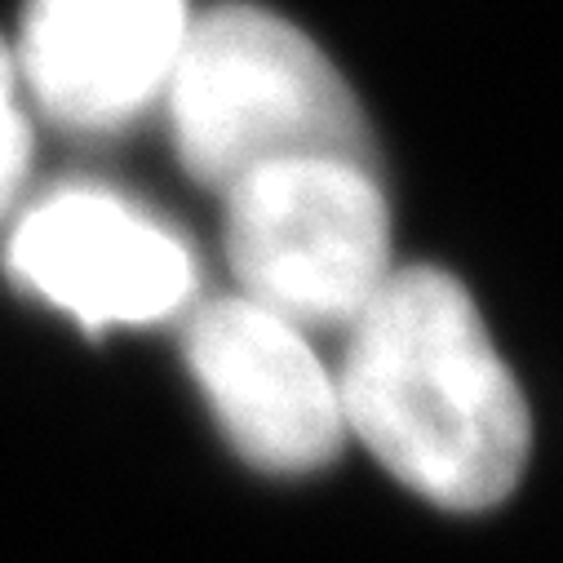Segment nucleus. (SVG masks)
I'll list each match as a JSON object with an SVG mask.
<instances>
[{"instance_id": "nucleus-1", "label": "nucleus", "mask_w": 563, "mask_h": 563, "mask_svg": "<svg viewBox=\"0 0 563 563\" xmlns=\"http://www.w3.org/2000/svg\"><path fill=\"white\" fill-rule=\"evenodd\" d=\"M346 431L417 497L488 510L523 475L532 421L471 294L449 271H390L346 329Z\"/></svg>"}, {"instance_id": "nucleus-2", "label": "nucleus", "mask_w": 563, "mask_h": 563, "mask_svg": "<svg viewBox=\"0 0 563 563\" xmlns=\"http://www.w3.org/2000/svg\"><path fill=\"white\" fill-rule=\"evenodd\" d=\"M183 169L231 191L285 161L373 169V133L338 67L307 32L257 5H218L187 27L165 85Z\"/></svg>"}, {"instance_id": "nucleus-3", "label": "nucleus", "mask_w": 563, "mask_h": 563, "mask_svg": "<svg viewBox=\"0 0 563 563\" xmlns=\"http://www.w3.org/2000/svg\"><path fill=\"white\" fill-rule=\"evenodd\" d=\"M227 196V257L240 298L307 329H351L390 275V213L373 169L285 161Z\"/></svg>"}, {"instance_id": "nucleus-4", "label": "nucleus", "mask_w": 563, "mask_h": 563, "mask_svg": "<svg viewBox=\"0 0 563 563\" xmlns=\"http://www.w3.org/2000/svg\"><path fill=\"white\" fill-rule=\"evenodd\" d=\"M187 364L244 462L307 475L333 462L346 421L307 333L249 298H218L187 324Z\"/></svg>"}, {"instance_id": "nucleus-5", "label": "nucleus", "mask_w": 563, "mask_h": 563, "mask_svg": "<svg viewBox=\"0 0 563 563\" xmlns=\"http://www.w3.org/2000/svg\"><path fill=\"white\" fill-rule=\"evenodd\" d=\"M5 257L23 289L93 333L165 320L196 285L191 253L165 227L98 187L45 196L19 218Z\"/></svg>"}, {"instance_id": "nucleus-6", "label": "nucleus", "mask_w": 563, "mask_h": 563, "mask_svg": "<svg viewBox=\"0 0 563 563\" xmlns=\"http://www.w3.org/2000/svg\"><path fill=\"white\" fill-rule=\"evenodd\" d=\"M187 27V0H27L14 67L49 124L98 133L165 93Z\"/></svg>"}, {"instance_id": "nucleus-7", "label": "nucleus", "mask_w": 563, "mask_h": 563, "mask_svg": "<svg viewBox=\"0 0 563 563\" xmlns=\"http://www.w3.org/2000/svg\"><path fill=\"white\" fill-rule=\"evenodd\" d=\"M27 165H32V120L27 111H14L10 120H0V218L14 209Z\"/></svg>"}, {"instance_id": "nucleus-8", "label": "nucleus", "mask_w": 563, "mask_h": 563, "mask_svg": "<svg viewBox=\"0 0 563 563\" xmlns=\"http://www.w3.org/2000/svg\"><path fill=\"white\" fill-rule=\"evenodd\" d=\"M19 107V67H14V49L0 41V120H10Z\"/></svg>"}]
</instances>
